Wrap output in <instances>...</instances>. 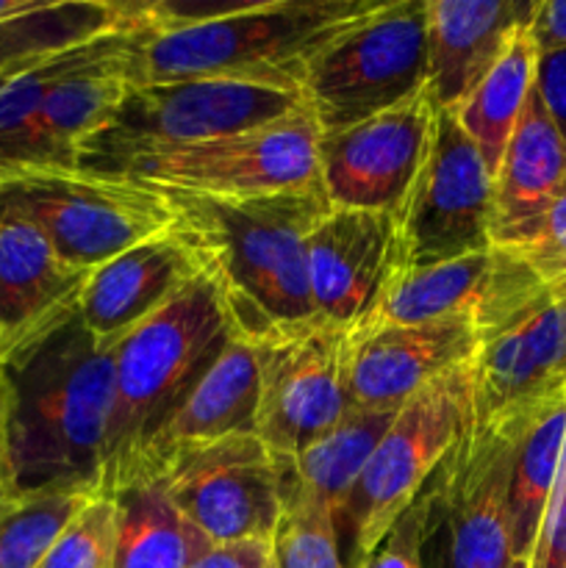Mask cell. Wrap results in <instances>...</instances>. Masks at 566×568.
Segmentation results:
<instances>
[{"label":"cell","instance_id":"cell-19","mask_svg":"<svg viewBox=\"0 0 566 568\" xmlns=\"http://www.w3.org/2000/svg\"><path fill=\"white\" fill-rule=\"evenodd\" d=\"M477 349L481 336L469 320L364 327L350 336V403L366 410L403 408Z\"/></svg>","mask_w":566,"mask_h":568},{"label":"cell","instance_id":"cell-15","mask_svg":"<svg viewBox=\"0 0 566 568\" xmlns=\"http://www.w3.org/2000/svg\"><path fill=\"white\" fill-rule=\"evenodd\" d=\"M436 105L422 89L397 109L316 142V178L333 209L392 214L425 164Z\"/></svg>","mask_w":566,"mask_h":568},{"label":"cell","instance_id":"cell-11","mask_svg":"<svg viewBox=\"0 0 566 568\" xmlns=\"http://www.w3.org/2000/svg\"><path fill=\"white\" fill-rule=\"evenodd\" d=\"M320 128L309 111L128 164L114 175L209 197H261L314 186Z\"/></svg>","mask_w":566,"mask_h":568},{"label":"cell","instance_id":"cell-26","mask_svg":"<svg viewBox=\"0 0 566 568\" xmlns=\"http://www.w3.org/2000/svg\"><path fill=\"white\" fill-rule=\"evenodd\" d=\"M536 72L538 50L525 22V26L516 28L514 37L505 44L503 55L483 75L475 92L461 103L458 111H453L466 136L475 142L492 178L497 175L511 133H514L527 98L536 87Z\"/></svg>","mask_w":566,"mask_h":568},{"label":"cell","instance_id":"cell-1","mask_svg":"<svg viewBox=\"0 0 566 568\" xmlns=\"http://www.w3.org/2000/svg\"><path fill=\"white\" fill-rule=\"evenodd\" d=\"M150 189L170 200L172 227L214 286L233 338L264 347L316 325L305 242L331 211L320 183L261 197Z\"/></svg>","mask_w":566,"mask_h":568},{"label":"cell","instance_id":"cell-17","mask_svg":"<svg viewBox=\"0 0 566 568\" xmlns=\"http://www.w3.org/2000/svg\"><path fill=\"white\" fill-rule=\"evenodd\" d=\"M566 388V286L486 338L475 355L472 410L481 422L522 419Z\"/></svg>","mask_w":566,"mask_h":568},{"label":"cell","instance_id":"cell-23","mask_svg":"<svg viewBox=\"0 0 566 568\" xmlns=\"http://www.w3.org/2000/svg\"><path fill=\"white\" fill-rule=\"evenodd\" d=\"M564 183L566 139L533 87L494 175L492 244H514L547 211Z\"/></svg>","mask_w":566,"mask_h":568},{"label":"cell","instance_id":"cell-7","mask_svg":"<svg viewBox=\"0 0 566 568\" xmlns=\"http://www.w3.org/2000/svg\"><path fill=\"white\" fill-rule=\"evenodd\" d=\"M425 83L427 0H377L320 50L300 94L320 133H333L397 109Z\"/></svg>","mask_w":566,"mask_h":568},{"label":"cell","instance_id":"cell-3","mask_svg":"<svg viewBox=\"0 0 566 568\" xmlns=\"http://www.w3.org/2000/svg\"><path fill=\"white\" fill-rule=\"evenodd\" d=\"M375 6L377 0H244L214 20L148 26L133 53V87L222 78L300 92L320 50Z\"/></svg>","mask_w":566,"mask_h":568},{"label":"cell","instance_id":"cell-28","mask_svg":"<svg viewBox=\"0 0 566 568\" xmlns=\"http://www.w3.org/2000/svg\"><path fill=\"white\" fill-rule=\"evenodd\" d=\"M98 491L53 488L20 494L0 508V568H39L67 521Z\"/></svg>","mask_w":566,"mask_h":568},{"label":"cell","instance_id":"cell-24","mask_svg":"<svg viewBox=\"0 0 566 568\" xmlns=\"http://www.w3.org/2000/svg\"><path fill=\"white\" fill-rule=\"evenodd\" d=\"M111 497L117 505L114 568H192L214 547L155 477L128 483Z\"/></svg>","mask_w":566,"mask_h":568},{"label":"cell","instance_id":"cell-33","mask_svg":"<svg viewBox=\"0 0 566 568\" xmlns=\"http://www.w3.org/2000/svg\"><path fill=\"white\" fill-rule=\"evenodd\" d=\"M355 568H425L422 564V519L416 505H411L388 536L377 544L375 552Z\"/></svg>","mask_w":566,"mask_h":568},{"label":"cell","instance_id":"cell-10","mask_svg":"<svg viewBox=\"0 0 566 568\" xmlns=\"http://www.w3.org/2000/svg\"><path fill=\"white\" fill-rule=\"evenodd\" d=\"M388 216L394 275L492 247L494 178L453 111L436 109L425 164Z\"/></svg>","mask_w":566,"mask_h":568},{"label":"cell","instance_id":"cell-12","mask_svg":"<svg viewBox=\"0 0 566 568\" xmlns=\"http://www.w3.org/2000/svg\"><path fill=\"white\" fill-rule=\"evenodd\" d=\"M259 399L253 433L281 464L303 453L353 410L350 333L311 325L255 347Z\"/></svg>","mask_w":566,"mask_h":568},{"label":"cell","instance_id":"cell-22","mask_svg":"<svg viewBox=\"0 0 566 568\" xmlns=\"http://www.w3.org/2000/svg\"><path fill=\"white\" fill-rule=\"evenodd\" d=\"M536 0H427V83L438 111H458Z\"/></svg>","mask_w":566,"mask_h":568},{"label":"cell","instance_id":"cell-4","mask_svg":"<svg viewBox=\"0 0 566 568\" xmlns=\"http://www.w3.org/2000/svg\"><path fill=\"white\" fill-rule=\"evenodd\" d=\"M231 336L205 277L183 288L114 344V408L105 436L103 494H117L144 447Z\"/></svg>","mask_w":566,"mask_h":568},{"label":"cell","instance_id":"cell-14","mask_svg":"<svg viewBox=\"0 0 566 568\" xmlns=\"http://www.w3.org/2000/svg\"><path fill=\"white\" fill-rule=\"evenodd\" d=\"M547 292L514 253L492 244L447 264L392 275L370 325L469 320L483 344L530 311Z\"/></svg>","mask_w":566,"mask_h":568},{"label":"cell","instance_id":"cell-30","mask_svg":"<svg viewBox=\"0 0 566 568\" xmlns=\"http://www.w3.org/2000/svg\"><path fill=\"white\" fill-rule=\"evenodd\" d=\"M114 497L98 494L67 521L39 568H114Z\"/></svg>","mask_w":566,"mask_h":568},{"label":"cell","instance_id":"cell-5","mask_svg":"<svg viewBox=\"0 0 566 568\" xmlns=\"http://www.w3.org/2000/svg\"><path fill=\"white\" fill-rule=\"evenodd\" d=\"M522 419L481 422L469 405L464 430L414 499L425 568H508L514 564L508 491Z\"/></svg>","mask_w":566,"mask_h":568},{"label":"cell","instance_id":"cell-35","mask_svg":"<svg viewBox=\"0 0 566 568\" xmlns=\"http://www.w3.org/2000/svg\"><path fill=\"white\" fill-rule=\"evenodd\" d=\"M527 31H530L538 55L566 50V0H542L533 6Z\"/></svg>","mask_w":566,"mask_h":568},{"label":"cell","instance_id":"cell-38","mask_svg":"<svg viewBox=\"0 0 566 568\" xmlns=\"http://www.w3.org/2000/svg\"><path fill=\"white\" fill-rule=\"evenodd\" d=\"M508 568H530V560H527V558H516Z\"/></svg>","mask_w":566,"mask_h":568},{"label":"cell","instance_id":"cell-25","mask_svg":"<svg viewBox=\"0 0 566 568\" xmlns=\"http://www.w3.org/2000/svg\"><path fill=\"white\" fill-rule=\"evenodd\" d=\"M397 410H350L325 436L309 444L292 460L281 464L283 494L314 499L336 516L338 525L344 503L353 494L361 471L366 469L377 442L388 430Z\"/></svg>","mask_w":566,"mask_h":568},{"label":"cell","instance_id":"cell-13","mask_svg":"<svg viewBox=\"0 0 566 568\" xmlns=\"http://www.w3.org/2000/svg\"><path fill=\"white\" fill-rule=\"evenodd\" d=\"M153 477L214 547L270 541L281 519V460L255 433H236L178 455Z\"/></svg>","mask_w":566,"mask_h":568},{"label":"cell","instance_id":"cell-29","mask_svg":"<svg viewBox=\"0 0 566 568\" xmlns=\"http://www.w3.org/2000/svg\"><path fill=\"white\" fill-rule=\"evenodd\" d=\"M275 568H347L336 516L314 499L283 494L281 519L270 538Z\"/></svg>","mask_w":566,"mask_h":568},{"label":"cell","instance_id":"cell-27","mask_svg":"<svg viewBox=\"0 0 566 568\" xmlns=\"http://www.w3.org/2000/svg\"><path fill=\"white\" fill-rule=\"evenodd\" d=\"M566 442V388L538 405L522 430L511 471L508 514L514 558L530 560Z\"/></svg>","mask_w":566,"mask_h":568},{"label":"cell","instance_id":"cell-31","mask_svg":"<svg viewBox=\"0 0 566 568\" xmlns=\"http://www.w3.org/2000/svg\"><path fill=\"white\" fill-rule=\"evenodd\" d=\"M503 250L514 253L542 286H566V183L547 211Z\"/></svg>","mask_w":566,"mask_h":568},{"label":"cell","instance_id":"cell-36","mask_svg":"<svg viewBox=\"0 0 566 568\" xmlns=\"http://www.w3.org/2000/svg\"><path fill=\"white\" fill-rule=\"evenodd\" d=\"M192 568H275L270 541H236L211 547Z\"/></svg>","mask_w":566,"mask_h":568},{"label":"cell","instance_id":"cell-9","mask_svg":"<svg viewBox=\"0 0 566 568\" xmlns=\"http://www.w3.org/2000/svg\"><path fill=\"white\" fill-rule=\"evenodd\" d=\"M0 205L33 222L67 264L87 272L175 222L170 200L155 189L87 170L33 172L0 183Z\"/></svg>","mask_w":566,"mask_h":568},{"label":"cell","instance_id":"cell-20","mask_svg":"<svg viewBox=\"0 0 566 568\" xmlns=\"http://www.w3.org/2000/svg\"><path fill=\"white\" fill-rule=\"evenodd\" d=\"M200 277L198 258L170 227L89 272L81 294L83 327L100 342H120Z\"/></svg>","mask_w":566,"mask_h":568},{"label":"cell","instance_id":"cell-32","mask_svg":"<svg viewBox=\"0 0 566 568\" xmlns=\"http://www.w3.org/2000/svg\"><path fill=\"white\" fill-rule=\"evenodd\" d=\"M530 568H566V442L547 514L530 555Z\"/></svg>","mask_w":566,"mask_h":568},{"label":"cell","instance_id":"cell-37","mask_svg":"<svg viewBox=\"0 0 566 568\" xmlns=\"http://www.w3.org/2000/svg\"><path fill=\"white\" fill-rule=\"evenodd\" d=\"M17 497L14 475L9 464V444H6V408L0 405V508Z\"/></svg>","mask_w":566,"mask_h":568},{"label":"cell","instance_id":"cell-16","mask_svg":"<svg viewBox=\"0 0 566 568\" xmlns=\"http://www.w3.org/2000/svg\"><path fill=\"white\" fill-rule=\"evenodd\" d=\"M305 270L316 322L350 336L364 331L394 275L392 216L331 205L309 233Z\"/></svg>","mask_w":566,"mask_h":568},{"label":"cell","instance_id":"cell-8","mask_svg":"<svg viewBox=\"0 0 566 568\" xmlns=\"http://www.w3.org/2000/svg\"><path fill=\"white\" fill-rule=\"evenodd\" d=\"M472 383L475 358L427 383L397 410L338 516V541L347 538L344 566L364 564L420 497L464 430Z\"/></svg>","mask_w":566,"mask_h":568},{"label":"cell","instance_id":"cell-6","mask_svg":"<svg viewBox=\"0 0 566 568\" xmlns=\"http://www.w3.org/2000/svg\"><path fill=\"white\" fill-rule=\"evenodd\" d=\"M303 109L297 89L270 83L222 78L142 83L128 89L111 120L78 148V170L114 175L150 155L233 136Z\"/></svg>","mask_w":566,"mask_h":568},{"label":"cell","instance_id":"cell-39","mask_svg":"<svg viewBox=\"0 0 566 568\" xmlns=\"http://www.w3.org/2000/svg\"><path fill=\"white\" fill-rule=\"evenodd\" d=\"M0 405L6 408V383H3V372H0Z\"/></svg>","mask_w":566,"mask_h":568},{"label":"cell","instance_id":"cell-18","mask_svg":"<svg viewBox=\"0 0 566 568\" xmlns=\"http://www.w3.org/2000/svg\"><path fill=\"white\" fill-rule=\"evenodd\" d=\"M87 277L33 222L0 205V369L81 316Z\"/></svg>","mask_w":566,"mask_h":568},{"label":"cell","instance_id":"cell-2","mask_svg":"<svg viewBox=\"0 0 566 568\" xmlns=\"http://www.w3.org/2000/svg\"><path fill=\"white\" fill-rule=\"evenodd\" d=\"M114 344L94 338L78 316L3 364L6 444L17 497L53 488L103 494Z\"/></svg>","mask_w":566,"mask_h":568},{"label":"cell","instance_id":"cell-34","mask_svg":"<svg viewBox=\"0 0 566 568\" xmlns=\"http://www.w3.org/2000/svg\"><path fill=\"white\" fill-rule=\"evenodd\" d=\"M536 89L547 105L549 116L566 139V50L538 55Z\"/></svg>","mask_w":566,"mask_h":568},{"label":"cell","instance_id":"cell-21","mask_svg":"<svg viewBox=\"0 0 566 568\" xmlns=\"http://www.w3.org/2000/svg\"><path fill=\"white\" fill-rule=\"evenodd\" d=\"M255 399H259L255 347L228 336L220 355L211 361L209 369L198 377L186 397L172 408L164 425L150 438L128 483L153 477L183 453L209 447L236 433H253Z\"/></svg>","mask_w":566,"mask_h":568}]
</instances>
